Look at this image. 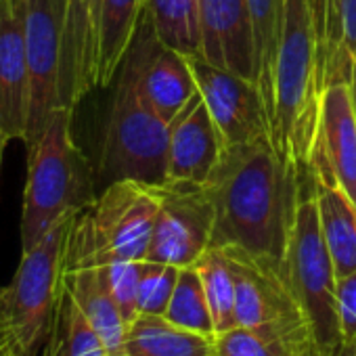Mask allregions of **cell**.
<instances>
[{"mask_svg":"<svg viewBox=\"0 0 356 356\" xmlns=\"http://www.w3.org/2000/svg\"><path fill=\"white\" fill-rule=\"evenodd\" d=\"M216 218L210 248H239L283 266L296 225L302 172L258 138L227 145L206 183Z\"/></svg>","mask_w":356,"mask_h":356,"instance_id":"obj_1","label":"cell"},{"mask_svg":"<svg viewBox=\"0 0 356 356\" xmlns=\"http://www.w3.org/2000/svg\"><path fill=\"white\" fill-rule=\"evenodd\" d=\"M321 40L314 0H283L264 105L268 138L291 168L310 165L323 107Z\"/></svg>","mask_w":356,"mask_h":356,"instance_id":"obj_2","label":"cell"},{"mask_svg":"<svg viewBox=\"0 0 356 356\" xmlns=\"http://www.w3.org/2000/svg\"><path fill=\"white\" fill-rule=\"evenodd\" d=\"M74 107H57L28 147L22 208V252L34 248L63 216L86 208L95 195L92 170L72 134Z\"/></svg>","mask_w":356,"mask_h":356,"instance_id":"obj_3","label":"cell"},{"mask_svg":"<svg viewBox=\"0 0 356 356\" xmlns=\"http://www.w3.org/2000/svg\"><path fill=\"white\" fill-rule=\"evenodd\" d=\"M161 185L115 181L82 208L70 227L63 268L147 260Z\"/></svg>","mask_w":356,"mask_h":356,"instance_id":"obj_4","label":"cell"},{"mask_svg":"<svg viewBox=\"0 0 356 356\" xmlns=\"http://www.w3.org/2000/svg\"><path fill=\"white\" fill-rule=\"evenodd\" d=\"M72 17L74 0H24L30 61L26 147L38 140L57 107H76L84 97L80 86V49Z\"/></svg>","mask_w":356,"mask_h":356,"instance_id":"obj_5","label":"cell"},{"mask_svg":"<svg viewBox=\"0 0 356 356\" xmlns=\"http://www.w3.org/2000/svg\"><path fill=\"white\" fill-rule=\"evenodd\" d=\"M300 172V204L283 270L314 337L318 356H339L343 333L337 310V275L321 231L312 168L304 165Z\"/></svg>","mask_w":356,"mask_h":356,"instance_id":"obj_6","label":"cell"},{"mask_svg":"<svg viewBox=\"0 0 356 356\" xmlns=\"http://www.w3.org/2000/svg\"><path fill=\"white\" fill-rule=\"evenodd\" d=\"M76 214L63 216L34 248L24 250L15 277L0 289V323L17 356H40L63 289L65 243Z\"/></svg>","mask_w":356,"mask_h":356,"instance_id":"obj_7","label":"cell"},{"mask_svg":"<svg viewBox=\"0 0 356 356\" xmlns=\"http://www.w3.org/2000/svg\"><path fill=\"white\" fill-rule=\"evenodd\" d=\"M168 122L140 99L134 82L118 72L101 140V185L107 187L115 181L168 183Z\"/></svg>","mask_w":356,"mask_h":356,"instance_id":"obj_8","label":"cell"},{"mask_svg":"<svg viewBox=\"0 0 356 356\" xmlns=\"http://www.w3.org/2000/svg\"><path fill=\"white\" fill-rule=\"evenodd\" d=\"M214 218L216 210L206 185L163 183L147 260L176 268L195 266L210 250Z\"/></svg>","mask_w":356,"mask_h":356,"instance_id":"obj_9","label":"cell"},{"mask_svg":"<svg viewBox=\"0 0 356 356\" xmlns=\"http://www.w3.org/2000/svg\"><path fill=\"white\" fill-rule=\"evenodd\" d=\"M120 72L134 82L140 99L168 124L197 92L187 55L159 40L147 13L138 22Z\"/></svg>","mask_w":356,"mask_h":356,"instance_id":"obj_10","label":"cell"},{"mask_svg":"<svg viewBox=\"0 0 356 356\" xmlns=\"http://www.w3.org/2000/svg\"><path fill=\"white\" fill-rule=\"evenodd\" d=\"M145 13V0H84L82 90L115 82L126 51Z\"/></svg>","mask_w":356,"mask_h":356,"instance_id":"obj_11","label":"cell"},{"mask_svg":"<svg viewBox=\"0 0 356 356\" xmlns=\"http://www.w3.org/2000/svg\"><path fill=\"white\" fill-rule=\"evenodd\" d=\"M187 61L197 90L227 145L268 138L266 105L254 82L208 63L202 55H189Z\"/></svg>","mask_w":356,"mask_h":356,"instance_id":"obj_12","label":"cell"},{"mask_svg":"<svg viewBox=\"0 0 356 356\" xmlns=\"http://www.w3.org/2000/svg\"><path fill=\"white\" fill-rule=\"evenodd\" d=\"M222 252L235 281L237 327H258L275 321L304 318L283 266L233 245L222 248Z\"/></svg>","mask_w":356,"mask_h":356,"instance_id":"obj_13","label":"cell"},{"mask_svg":"<svg viewBox=\"0 0 356 356\" xmlns=\"http://www.w3.org/2000/svg\"><path fill=\"white\" fill-rule=\"evenodd\" d=\"M168 181L206 185L227 143L200 90L168 124Z\"/></svg>","mask_w":356,"mask_h":356,"instance_id":"obj_14","label":"cell"},{"mask_svg":"<svg viewBox=\"0 0 356 356\" xmlns=\"http://www.w3.org/2000/svg\"><path fill=\"white\" fill-rule=\"evenodd\" d=\"M202 57L258 86L254 26L248 0H197Z\"/></svg>","mask_w":356,"mask_h":356,"instance_id":"obj_15","label":"cell"},{"mask_svg":"<svg viewBox=\"0 0 356 356\" xmlns=\"http://www.w3.org/2000/svg\"><path fill=\"white\" fill-rule=\"evenodd\" d=\"M0 115L11 140H26L30 115V61L24 28V0H0Z\"/></svg>","mask_w":356,"mask_h":356,"instance_id":"obj_16","label":"cell"},{"mask_svg":"<svg viewBox=\"0 0 356 356\" xmlns=\"http://www.w3.org/2000/svg\"><path fill=\"white\" fill-rule=\"evenodd\" d=\"M310 165L331 176L356 206V109L350 84L325 90Z\"/></svg>","mask_w":356,"mask_h":356,"instance_id":"obj_17","label":"cell"},{"mask_svg":"<svg viewBox=\"0 0 356 356\" xmlns=\"http://www.w3.org/2000/svg\"><path fill=\"white\" fill-rule=\"evenodd\" d=\"M323 88L350 84L356 65V0H314Z\"/></svg>","mask_w":356,"mask_h":356,"instance_id":"obj_18","label":"cell"},{"mask_svg":"<svg viewBox=\"0 0 356 356\" xmlns=\"http://www.w3.org/2000/svg\"><path fill=\"white\" fill-rule=\"evenodd\" d=\"M312 168V165H310ZM321 231L337 279L356 273V206L325 172L312 168Z\"/></svg>","mask_w":356,"mask_h":356,"instance_id":"obj_19","label":"cell"},{"mask_svg":"<svg viewBox=\"0 0 356 356\" xmlns=\"http://www.w3.org/2000/svg\"><path fill=\"white\" fill-rule=\"evenodd\" d=\"M63 285L70 289V293L99 333L107 356H126L128 325L109 293L103 268H63Z\"/></svg>","mask_w":356,"mask_h":356,"instance_id":"obj_20","label":"cell"},{"mask_svg":"<svg viewBox=\"0 0 356 356\" xmlns=\"http://www.w3.org/2000/svg\"><path fill=\"white\" fill-rule=\"evenodd\" d=\"M218 356H318L304 318L235 327L216 335Z\"/></svg>","mask_w":356,"mask_h":356,"instance_id":"obj_21","label":"cell"},{"mask_svg":"<svg viewBox=\"0 0 356 356\" xmlns=\"http://www.w3.org/2000/svg\"><path fill=\"white\" fill-rule=\"evenodd\" d=\"M126 356H218L216 337L178 327L161 314H138L128 327Z\"/></svg>","mask_w":356,"mask_h":356,"instance_id":"obj_22","label":"cell"},{"mask_svg":"<svg viewBox=\"0 0 356 356\" xmlns=\"http://www.w3.org/2000/svg\"><path fill=\"white\" fill-rule=\"evenodd\" d=\"M40 356H107L99 333L65 285L55 306Z\"/></svg>","mask_w":356,"mask_h":356,"instance_id":"obj_23","label":"cell"},{"mask_svg":"<svg viewBox=\"0 0 356 356\" xmlns=\"http://www.w3.org/2000/svg\"><path fill=\"white\" fill-rule=\"evenodd\" d=\"M159 40L183 55H202L197 0H145Z\"/></svg>","mask_w":356,"mask_h":356,"instance_id":"obj_24","label":"cell"},{"mask_svg":"<svg viewBox=\"0 0 356 356\" xmlns=\"http://www.w3.org/2000/svg\"><path fill=\"white\" fill-rule=\"evenodd\" d=\"M204 291L212 310L216 335L227 333L237 327L235 316V281L229 266V260L222 248H210L195 264Z\"/></svg>","mask_w":356,"mask_h":356,"instance_id":"obj_25","label":"cell"},{"mask_svg":"<svg viewBox=\"0 0 356 356\" xmlns=\"http://www.w3.org/2000/svg\"><path fill=\"white\" fill-rule=\"evenodd\" d=\"M163 316L178 327L216 337L212 310L195 266L181 268V273H178V281Z\"/></svg>","mask_w":356,"mask_h":356,"instance_id":"obj_26","label":"cell"},{"mask_svg":"<svg viewBox=\"0 0 356 356\" xmlns=\"http://www.w3.org/2000/svg\"><path fill=\"white\" fill-rule=\"evenodd\" d=\"M252 26H254V42H256V63H258V88L262 99L268 90L277 40H279V24L283 0H248Z\"/></svg>","mask_w":356,"mask_h":356,"instance_id":"obj_27","label":"cell"},{"mask_svg":"<svg viewBox=\"0 0 356 356\" xmlns=\"http://www.w3.org/2000/svg\"><path fill=\"white\" fill-rule=\"evenodd\" d=\"M181 268L143 260L140 283H138V314H161L165 312L174 293Z\"/></svg>","mask_w":356,"mask_h":356,"instance_id":"obj_28","label":"cell"},{"mask_svg":"<svg viewBox=\"0 0 356 356\" xmlns=\"http://www.w3.org/2000/svg\"><path fill=\"white\" fill-rule=\"evenodd\" d=\"M109 293L115 300L126 325L130 327L138 318V283L143 260H122L101 266Z\"/></svg>","mask_w":356,"mask_h":356,"instance_id":"obj_29","label":"cell"},{"mask_svg":"<svg viewBox=\"0 0 356 356\" xmlns=\"http://www.w3.org/2000/svg\"><path fill=\"white\" fill-rule=\"evenodd\" d=\"M337 310L343 341L356 337V273L337 279Z\"/></svg>","mask_w":356,"mask_h":356,"instance_id":"obj_30","label":"cell"},{"mask_svg":"<svg viewBox=\"0 0 356 356\" xmlns=\"http://www.w3.org/2000/svg\"><path fill=\"white\" fill-rule=\"evenodd\" d=\"M0 356H17L11 337L7 335L5 327H0Z\"/></svg>","mask_w":356,"mask_h":356,"instance_id":"obj_31","label":"cell"},{"mask_svg":"<svg viewBox=\"0 0 356 356\" xmlns=\"http://www.w3.org/2000/svg\"><path fill=\"white\" fill-rule=\"evenodd\" d=\"M9 134L5 130V124H3V115H0V165H3V155H5V147L9 143Z\"/></svg>","mask_w":356,"mask_h":356,"instance_id":"obj_32","label":"cell"},{"mask_svg":"<svg viewBox=\"0 0 356 356\" xmlns=\"http://www.w3.org/2000/svg\"><path fill=\"white\" fill-rule=\"evenodd\" d=\"M339 356H356V337H352V339H346V341H343Z\"/></svg>","mask_w":356,"mask_h":356,"instance_id":"obj_33","label":"cell"},{"mask_svg":"<svg viewBox=\"0 0 356 356\" xmlns=\"http://www.w3.org/2000/svg\"><path fill=\"white\" fill-rule=\"evenodd\" d=\"M82 9H84V0H74V15L80 28H82Z\"/></svg>","mask_w":356,"mask_h":356,"instance_id":"obj_34","label":"cell"},{"mask_svg":"<svg viewBox=\"0 0 356 356\" xmlns=\"http://www.w3.org/2000/svg\"><path fill=\"white\" fill-rule=\"evenodd\" d=\"M350 90H352V101H354V109H356V65L352 72V80H350Z\"/></svg>","mask_w":356,"mask_h":356,"instance_id":"obj_35","label":"cell"},{"mask_svg":"<svg viewBox=\"0 0 356 356\" xmlns=\"http://www.w3.org/2000/svg\"><path fill=\"white\" fill-rule=\"evenodd\" d=\"M0 327H3V323H0Z\"/></svg>","mask_w":356,"mask_h":356,"instance_id":"obj_36","label":"cell"}]
</instances>
